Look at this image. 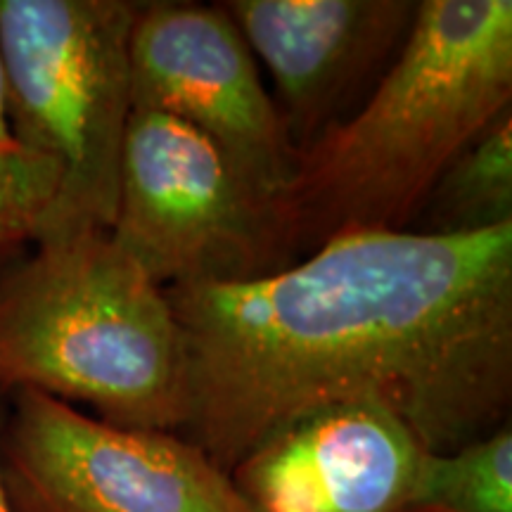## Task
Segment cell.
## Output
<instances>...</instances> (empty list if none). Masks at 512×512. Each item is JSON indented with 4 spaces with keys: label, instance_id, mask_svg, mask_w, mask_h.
<instances>
[{
    "label": "cell",
    "instance_id": "6da1fadb",
    "mask_svg": "<svg viewBox=\"0 0 512 512\" xmlns=\"http://www.w3.org/2000/svg\"><path fill=\"white\" fill-rule=\"evenodd\" d=\"M164 292L188 368L181 437L228 475L339 403L387 408L430 453L510 422L512 223L349 230L266 278Z\"/></svg>",
    "mask_w": 512,
    "mask_h": 512
},
{
    "label": "cell",
    "instance_id": "7a4b0ae2",
    "mask_svg": "<svg viewBox=\"0 0 512 512\" xmlns=\"http://www.w3.org/2000/svg\"><path fill=\"white\" fill-rule=\"evenodd\" d=\"M510 110V0H420L366 100L299 150L275 195L297 261L349 230H408L446 166Z\"/></svg>",
    "mask_w": 512,
    "mask_h": 512
},
{
    "label": "cell",
    "instance_id": "3957f363",
    "mask_svg": "<svg viewBox=\"0 0 512 512\" xmlns=\"http://www.w3.org/2000/svg\"><path fill=\"white\" fill-rule=\"evenodd\" d=\"M0 389H34L128 430L181 434L183 337L164 287L107 230L48 238L0 271Z\"/></svg>",
    "mask_w": 512,
    "mask_h": 512
},
{
    "label": "cell",
    "instance_id": "277c9868",
    "mask_svg": "<svg viewBox=\"0 0 512 512\" xmlns=\"http://www.w3.org/2000/svg\"><path fill=\"white\" fill-rule=\"evenodd\" d=\"M138 10L133 0H0L12 138L46 159L60 181L36 242L110 233L133 112Z\"/></svg>",
    "mask_w": 512,
    "mask_h": 512
},
{
    "label": "cell",
    "instance_id": "5b68a950",
    "mask_svg": "<svg viewBox=\"0 0 512 512\" xmlns=\"http://www.w3.org/2000/svg\"><path fill=\"white\" fill-rule=\"evenodd\" d=\"M110 235L164 290L249 283L297 261L275 195L200 131L152 110L128 119Z\"/></svg>",
    "mask_w": 512,
    "mask_h": 512
},
{
    "label": "cell",
    "instance_id": "8992f818",
    "mask_svg": "<svg viewBox=\"0 0 512 512\" xmlns=\"http://www.w3.org/2000/svg\"><path fill=\"white\" fill-rule=\"evenodd\" d=\"M0 458L15 512H249L181 434L110 425L34 389L10 394Z\"/></svg>",
    "mask_w": 512,
    "mask_h": 512
},
{
    "label": "cell",
    "instance_id": "52a82bcc",
    "mask_svg": "<svg viewBox=\"0 0 512 512\" xmlns=\"http://www.w3.org/2000/svg\"><path fill=\"white\" fill-rule=\"evenodd\" d=\"M131 98L133 110L162 112L200 131L268 195L290 181L299 150L221 3H140Z\"/></svg>",
    "mask_w": 512,
    "mask_h": 512
},
{
    "label": "cell",
    "instance_id": "ba28073f",
    "mask_svg": "<svg viewBox=\"0 0 512 512\" xmlns=\"http://www.w3.org/2000/svg\"><path fill=\"white\" fill-rule=\"evenodd\" d=\"M302 150L349 117L413 27L415 0H226Z\"/></svg>",
    "mask_w": 512,
    "mask_h": 512
},
{
    "label": "cell",
    "instance_id": "9c48e42d",
    "mask_svg": "<svg viewBox=\"0 0 512 512\" xmlns=\"http://www.w3.org/2000/svg\"><path fill=\"white\" fill-rule=\"evenodd\" d=\"M425 448L375 403L294 420L230 470L249 512H406Z\"/></svg>",
    "mask_w": 512,
    "mask_h": 512
},
{
    "label": "cell",
    "instance_id": "30bf717a",
    "mask_svg": "<svg viewBox=\"0 0 512 512\" xmlns=\"http://www.w3.org/2000/svg\"><path fill=\"white\" fill-rule=\"evenodd\" d=\"M418 233H479L512 223V110L446 166L422 204Z\"/></svg>",
    "mask_w": 512,
    "mask_h": 512
},
{
    "label": "cell",
    "instance_id": "8fae6325",
    "mask_svg": "<svg viewBox=\"0 0 512 512\" xmlns=\"http://www.w3.org/2000/svg\"><path fill=\"white\" fill-rule=\"evenodd\" d=\"M406 512H512V427L420 458Z\"/></svg>",
    "mask_w": 512,
    "mask_h": 512
},
{
    "label": "cell",
    "instance_id": "7c38bea8",
    "mask_svg": "<svg viewBox=\"0 0 512 512\" xmlns=\"http://www.w3.org/2000/svg\"><path fill=\"white\" fill-rule=\"evenodd\" d=\"M57 171L22 145L0 147V254H22L41 235L57 197Z\"/></svg>",
    "mask_w": 512,
    "mask_h": 512
},
{
    "label": "cell",
    "instance_id": "4fadbf2b",
    "mask_svg": "<svg viewBox=\"0 0 512 512\" xmlns=\"http://www.w3.org/2000/svg\"><path fill=\"white\" fill-rule=\"evenodd\" d=\"M10 415V394L0 389V446H3V432L8 425ZM0 512H15L10 505L8 491H5V477H3V458H0Z\"/></svg>",
    "mask_w": 512,
    "mask_h": 512
},
{
    "label": "cell",
    "instance_id": "5bb4252c",
    "mask_svg": "<svg viewBox=\"0 0 512 512\" xmlns=\"http://www.w3.org/2000/svg\"><path fill=\"white\" fill-rule=\"evenodd\" d=\"M19 145L12 138L10 119H8V91H5V72H3V57H0V147Z\"/></svg>",
    "mask_w": 512,
    "mask_h": 512
},
{
    "label": "cell",
    "instance_id": "9a60e30c",
    "mask_svg": "<svg viewBox=\"0 0 512 512\" xmlns=\"http://www.w3.org/2000/svg\"><path fill=\"white\" fill-rule=\"evenodd\" d=\"M22 254H24V252H22ZM22 254H0V271H3L5 266L12 264V261H15L17 256H22Z\"/></svg>",
    "mask_w": 512,
    "mask_h": 512
}]
</instances>
